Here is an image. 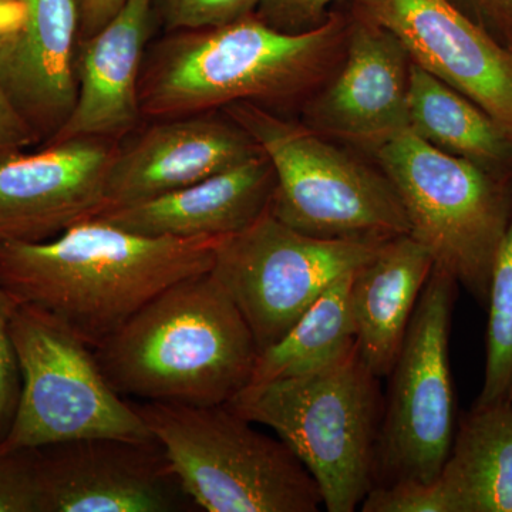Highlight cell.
I'll return each mask as SVG.
<instances>
[{
  "label": "cell",
  "mask_w": 512,
  "mask_h": 512,
  "mask_svg": "<svg viewBox=\"0 0 512 512\" xmlns=\"http://www.w3.org/2000/svg\"><path fill=\"white\" fill-rule=\"evenodd\" d=\"M120 141L72 138L0 154V242H42L106 210Z\"/></svg>",
  "instance_id": "12"
},
{
  "label": "cell",
  "mask_w": 512,
  "mask_h": 512,
  "mask_svg": "<svg viewBox=\"0 0 512 512\" xmlns=\"http://www.w3.org/2000/svg\"><path fill=\"white\" fill-rule=\"evenodd\" d=\"M353 275L326 289L284 338L259 353L249 386L312 375L356 349L349 301Z\"/></svg>",
  "instance_id": "22"
},
{
  "label": "cell",
  "mask_w": 512,
  "mask_h": 512,
  "mask_svg": "<svg viewBox=\"0 0 512 512\" xmlns=\"http://www.w3.org/2000/svg\"><path fill=\"white\" fill-rule=\"evenodd\" d=\"M261 153L222 111L157 120L126 146L119 144L104 211L190 187Z\"/></svg>",
  "instance_id": "14"
},
{
  "label": "cell",
  "mask_w": 512,
  "mask_h": 512,
  "mask_svg": "<svg viewBox=\"0 0 512 512\" xmlns=\"http://www.w3.org/2000/svg\"><path fill=\"white\" fill-rule=\"evenodd\" d=\"M10 335L22 389L2 451L30 450L64 441L151 440L133 403L107 382L93 349L35 306L16 303Z\"/></svg>",
  "instance_id": "8"
},
{
  "label": "cell",
  "mask_w": 512,
  "mask_h": 512,
  "mask_svg": "<svg viewBox=\"0 0 512 512\" xmlns=\"http://www.w3.org/2000/svg\"><path fill=\"white\" fill-rule=\"evenodd\" d=\"M25 19V0H0V49L22 28Z\"/></svg>",
  "instance_id": "32"
},
{
  "label": "cell",
  "mask_w": 512,
  "mask_h": 512,
  "mask_svg": "<svg viewBox=\"0 0 512 512\" xmlns=\"http://www.w3.org/2000/svg\"><path fill=\"white\" fill-rule=\"evenodd\" d=\"M383 244L309 237L268 211L251 227L221 239L211 272L247 320L261 353Z\"/></svg>",
  "instance_id": "10"
},
{
  "label": "cell",
  "mask_w": 512,
  "mask_h": 512,
  "mask_svg": "<svg viewBox=\"0 0 512 512\" xmlns=\"http://www.w3.org/2000/svg\"><path fill=\"white\" fill-rule=\"evenodd\" d=\"M16 303L0 288V443L8 436L18 409L22 377L10 335V316Z\"/></svg>",
  "instance_id": "27"
},
{
  "label": "cell",
  "mask_w": 512,
  "mask_h": 512,
  "mask_svg": "<svg viewBox=\"0 0 512 512\" xmlns=\"http://www.w3.org/2000/svg\"><path fill=\"white\" fill-rule=\"evenodd\" d=\"M0 512H42L33 450H0Z\"/></svg>",
  "instance_id": "25"
},
{
  "label": "cell",
  "mask_w": 512,
  "mask_h": 512,
  "mask_svg": "<svg viewBox=\"0 0 512 512\" xmlns=\"http://www.w3.org/2000/svg\"><path fill=\"white\" fill-rule=\"evenodd\" d=\"M497 32L498 40L512 50V0H468Z\"/></svg>",
  "instance_id": "31"
},
{
  "label": "cell",
  "mask_w": 512,
  "mask_h": 512,
  "mask_svg": "<svg viewBox=\"0 0 512 512\" xmlns=\"http://www.w3.org/2000/svg\"><path fill=\"white\" fill-rule=\"evenodd\" d=\"M410 60L476 103L512 138V50L450 0H359Z\"/></svg>",
  "instance_id": "13"
},
{
  "label": "cell",
  "mask_w": 512,
  "mask_h": 512,
  "mask_svg": "<svg viewBox=\"0 0 512 512\" xmlns=\"http://www.w3.org/2000/svg\"><path fill=\"white\" fill-rule=\"evenodd\" d=\"M407 109L409 127L431 146L498 175L511 167L510 134L464 94L413 62Z\"/></svg>",
  "instance_id": "21"
},
{
  "label": "cell",
  "mask_w": 512,
  "mask_h": 512,
  "mask_svg": "<svg viewBox=\"0 0 512 512\" xmlns=\"http://www.w3.org/2000/svg\"><path fill=\"white\" fill-rule=\"evenodd\" d=\"M448 512H512V404L476 406L461 420L439 477Z\"/></svg>",
  "instance_id": "20"
},
{
  "label": "cell",
  "mask_w": 512,
  "mask_h": 512,
  "mask_svg": "<svg viewBox=\"0 0 512 512\" xmlns=\"http://www.w3.org/2000/svg\"><path fill=\"white\" fill-rule=\"evenodd\" d=\"M343 37L335 15L299 33L272 28L255 13L214 28L168 32L144 59L141 113L164 120L241 101L266 109L286 103L318 83Z\"/></svg>",
  "instance_id": "3"
},
{
  "label": "cell",
  "mask_w": 512,
  "mask_h": 512,
  "mask_svg": "<svg viewBox=\"0 0 512 512\" xmlns=\"http://www.w3.org/2000/svg\"><path fill=\"white\" fill-rule=\"evenodd\" d=\"M42 512H191L156 439L99 437L32 448Z\"/></svg>",
  "instance_id": "11"
},
{
  "label": "cell",
  "mask_w": 512,
  "mask_h": 512,
  "mask_svg": "<svg viewBox=\"0 0 512 512\" xmlns=\"http://www.w3.org/2000/svg\"><path fill=\"white\" fill-rule=\"evenodd\" d=\"M259 0H154L156 16L168 32L225 25L254 15Z\"/></svg>",
  "instance_id": "24"
},
{
  "label": "cell",
  "mask_w": 512,
  "mask_h": 512,
  "mask_svg": "<svg viewBox=\"0 0 512 512\" xmlns=\"http://www.w3.org/2000/svg\"><path fill=\"white\" fill-rule=\"evenodd\" d=\"M154 18V0H127L103 29L79 40L76 104L46 144L72 138L120 141L133 133L143 117L140 80Z\"/></svg>",
  "instance_id": "16"
},
{
  "label": "cell",
  "mask_w": 512,
  "mask_h": 512,
  "mask_svg": "<svg viewBox=\"0 0 512 512\" xmlns=\"http://www.w3.org/2000/svg\"><path fill=\"white\" fill-rule=\"evenodd\" d=\"M410 62L392 32L363 16L350 28L342 69L309 103V123L369 147L409 127Z\"/></svg>",
  "instance_id": "15"
},
{
  "label": "cell",
  "mask_w": 512,
  "mask_h": 512,
  "mask_svg": "<svg viewBox=\"0 0 512 512\" xmlns=\"http://www.w3.org/2000/svg\"><path fill=\"white\" fill-rule=\"evenodd\" d=\"M457 285L434 265L414 309L384 397L376 484L433 483L446 463L456 434L448 340Z\"/></svg>",
  "instance_id": "9"
},
{
  "label": "cell",
  "mask_w": 512,
  "mask_h": 512,
  "mask_svg": "<svg viewBox=\"0 0 512 512\" xmlns=\"http://www.w3.org/2000/svg\"><path fill=\"white\" fill-rule=\"evenodd\" d=\"M485 306L487 357L476 406L507 399L512 387V220L495 254Z\"/></svg>",
  "instance_id": "23"
},
{
  "label": "cell",
  "mask_w": 512,
  "mask_h": 512,
  "mask_svg": "<svg viewBox=\"0 0 512 512\" xmlns=\"http://www.w3.org/2000/svg\"><path fill=\"white\" fill-rule=\"evenodd\" d=\"M507 399L510 400V402L512 404V387H511L510 393H508Z\"/></svg>",
  "instance_id": "33"
},
{
  "label": "cell",
  "mask_w": 512,
  "mask_h": 512,
  "mask_svg": "<svg viewBox=\"0 0 512 512\" xmlns=\"http://www.w3.org/2000/svg\"><path fill=\"white\" fill-rule=\"evenodd\" d=\"M93 353L107 382L128 400L218 406L247 389L259 349L208 271L158 293Z\"/></svg>",
  "instance_id": "2"
},
{
  "label": "cell",
  "mask_w": 512,
  "mask_h": 512,
  "mask_svg": "<svg viewBox=\"0 0 512 512\" xmlns=\"http://www.w3.org/2000/svg\"><path fill=\"white\" fill-rule=\"evenodd\" d=\"M228 406L288 444L326 511H356L376 484L384 396L357 346L312 375L252 384Z\"/></svg>",
  "instance_id": "4"
},
{
  "label": "cell",
  "mask_w": 512,
  "mask_h": 512,
  "mask_svg": "<svg viewBox=\"0 0 512 512\" xmlns=\"http://www.w3.org/2000/svg\"><path fill=\"white\" fill-rule=\"evenodd\" d=\"M133 403L161 444L185 493L207 512H318L322 495L278 436L228 404Z\"/></svg>",
  "instance_id": "5"
},
{
  "label": "cell",
  "mask_w": 512,
  "mask_h": 512,
  "mask_svg": "<svg viewBox=\"0 0 512 512\" xmlns=\"http://www.w3.org/2000/svg\"><path fill=\"white\" fill-rule=\"evenodd\" d=\"M254 140L275 174L269 212L309 237L386 242L412 232L399 194L318 131L241 101L221 110Z\"/></svg>",
  "instance_id": "6"
},
{
  "label": "cell",
  "mask_w": 512,
  "mask_h": 512,
  "mask_svg": "<svg viewBox=\"0 0 512 512\" xmlns=\"http://www.w3.org/2000/svg\"><path fill=\"white\" fill-rule=\"evenodd\" d=\"M274 191V170L261 153L190 187L97 217L147 237L225 238L265 215Z\"/></svg>",
  "instance_id": "18"
},
{
  "label": "cell",
  "mask_w": 512,
  "mask_h": 512,
  "mask_svg": "<svg viewBox=\"0 0 512 512\" xmlns=\"http://www.w3.org/2000/svg\"><path fill=\"white\" fill-rule=\"evenodd\" d=\"M25 2L22 28L0 49V86L43 146L76 104L80 20L76 0Z\"/></svg>",
  "instance_id": "17"
},
{
  "label": "cell",
  "mask_w": 512,
  "mask_h": 512,
  "mask_svg": "<svg viewBox=\"0 0 512 512\" xmlns=\"http://www.w3.org/2000/svg\"><path fill=\"white\" fill-rule=\"evenodd\" d=\"M336 0H259L255 15L272 28L299 33L318 28Z\"/></svg>",
  "instance_id": "28"
},
{
  "label": "cell",
  "mask_w": 512,
  "mask_h": 512,
  "mask_svg": "<svg viewBox=\"0 0 512 512\" xmlns=\"http://www.w3.org/2000/svg\"><path fill=\"white\" fill-rule=\"evenodd\" d=\"M127 0H76L80 20V40L93 36L103 29Z\"/></svg>",
  "instance_id": "30"
},
{
  "label": "cell",
  "mask_w": 512,
  "mask_h": 512,
  "mask_svg": "<svg viewBox=\"0 0 512 512\" xmlns=\"http://www.w3.org/2000/svg\"><path fill=\"white\" fill-rule=\"evenodd\" d=\"M434 265L487 305L495 254L512 220L503 175L431 146L412 128L370 147Z\"/></svg>",
  "instance_id": "7"
},
{
  "label": "cell",
  "mask_w": 512,
  "mask_h": 512,
  "mask_svg": "<svg viewBox=\"0 0 512 512\" xmlns=\"http://www.w3.org/2000/svg\"><path fill=\"white\" fill-rule=\"evenodd\" d=\"M39 144L36 134L0 86V154L22 151Z\"/></svg>",
  "instance_id": "29"
},
{
  "label": "cell",
  "mask_w": 512,
  "mask_h": 512,
  "mask_svg": "<svg viewBox=\"0 0 512 512\" xmlns=\"http://www.w3.org/2000/svg\"><path fill=\"white\" fill-rule=\"evenodd\" d=\"M360 510L363 512H448L439 483L416 480L373 485Z\"/></svg>",
  "instance_id": "26"
},
{
  "label": "cell",
  "mask_w": 512,
  "mask_h": 512,
  "mask_svg": "<svg viewBox=\"0 0 512 512\" xmlns=\"http://www.w3.org/2000/svg\"><path fill=\"white\" fill-rule=\"evenodd\" d=\"M433 268V256L409 234L384 242L353 275L349 301L357 352L380 379L392 372Z\"/></svg>",
  "instance_id": "19"
},
{
  "label": "cell",
  "mask_w": 512,
  "mask_h": 512,
  "mask_svg": "<svg viewBox=\"0 0 512 512\" xmlns=\"http://www.w3.org/2000/svg\"><path fill=\"white\" fill-rule=\"evenodd\" d=\"M222 238L136 234L100 217L42 242H0V288L94 349L158 293L211 271Z\"/></svg>",
  "instance_id": "1"
}]
</instances>
